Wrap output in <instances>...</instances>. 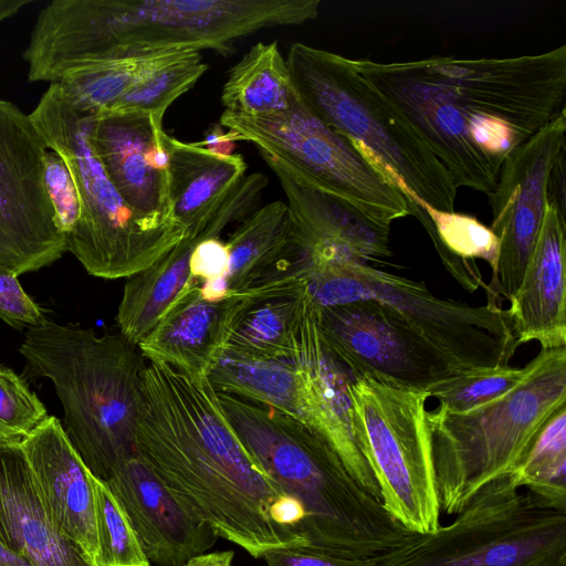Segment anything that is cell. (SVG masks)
<instances>
[{
  "instance_id": "cell-1",
  "label": "cell",
  "mask_w": 566,
  "mask_h": 566,
  "mask_svg": "<svg viewBox=\"0 0 566 566\" xmlns=\"http://www.w3.org/2000/svg\"><path fill=\"white\" fill-rule=\"evenodd\" d=\"M353 64L418 129L458 187L488 197L506 156L566 111L565 44L514 57Z\"/></svg>"
},
{
  "instance_id": "cell-2",
  "label": "cell",
  "mask_w": 566,
  "mask_h": 566,
  "mask_svg": "<svg viewBox=\"0 0 566 566\" xmlns=\"http://www.w3.org/2000/svg\"><path fill=\"white\" fill-rule=\"evenodd\" d=\"M143 395L137 453L185 506L255 558L307 546L302 509L254 462L208 379L149 361Z\"/></svg>"
},
{
  "instance_id": "cell-3",
  "label": "cell",
  "mask_w": 566,
  "mask_h": 566,
  "mask_svg": "<svg viewBox=\"0 0 566 566\" xmlns=\"http://www.w3.org/2000/svg\"><path fill=\"white\" fill-rule=\"evenodd\" d=\"M319 0H54L36 15L22 57L29 82H60L97 62L167 50H211L260 30L301 25Z\"/></svg>"
},
{
  "instance_id": "cell-4",
  "label": "cell",
  "mask_w": 566,
  "mask_h": 566,
  "mask_svg": "<svg viewBox=\"0 0 566 566\" xmlns=\"http://www.w3.org/2000/svg\"><path fill=\"white\" fill-rule=\"evenodd\" d=\"M217 396L258 467L302 509L301 534L307 546L376 560L413 533L360 486L335 450L310 427L245 398L220 391Z\"/></svg>"
},
{
  "instance_id": "cell-5",
  "label": "cell",
  "mask_w": 566,
  "mask_h": 566,
  "mask_svg": "<svg viewBox=\"0 0 566 566\" xmlns=\"http://www.w3.org/2000/svg\"><path fill=\"white\" fill-rule=\"evenodd\" d=\"M19 353L38 375L50 379L64 410V430L91 471L106 481L137 454L145 358L120 333L48 318L27 328Z\"/></svg>"
},
{
  "instance_id": "cell-6",
  "label": "cell",
  "mask_w": 566,
  "mask_h": 566,
  "mask_svg": "<svg viewBox=\"0 0 566 566\" xmlns=\"http://www.w3.org/2000/svg\"><path fill=\"white\" fill-rule=\"evenodd\" d=\"M286 63L294 87L311 113L361 145L397 187L428 206L454 211L458 186L403 113L348 59L296 42Z\"/></svg>"
},
{
  "instance_id": "cell-7",
  "label": "cell",
  "mask_w": 566,
  "mask_h": 566,
  "mask_svg": "<svg viewBox=\"0 0 566 566\" xmlns=\"http://www.w3.org/2000/svg\"><path fill=\"white\" fill-rule=\"evenodd\" d=\"M566 405V347L541 349L510 391L464 412H427L441 512L457 515L507 475L542 426Z\"/></svg>"
},
{
  "instance_id": "cell-8",
  "label": "cell",
  "mask_w": 566,
  "mask_h": 566,
  "mask_svg": "<svg viewBox=\"0 0 566 566\" xmlns=\"http://www.w3.org/2000/svg\"><path fill=\"white\" fill-rule=\"evenodd\" d=\"M29 116L46 147L62 157L76 186L81 214L66 244L88 274L128 279L185 238L184 227L155 226L124 201L92 145L93 114L77 109L57 83L49 85Z\"/></svg>"
},
{
  "instance_id": "cell-9",
  "label": "cell",
  "mask_w": 566,
  "mask_h": 566,
  "mask_svg": "<svg viewBox=\"0 0 566 566\" xmlns=\"http://www.w3.org/2000/svg\"><path fill=\"white\" fill-rule=\"evenodd\" d=\"M298 280L317 307L354 301L382 305L461 371L509 365L518 347L501 303L442 300L423 282L353 260L312 266Z\"/></svg>"
},
{
  "instance_id": "cell-10",
  "label": "cell",
  "mask_w": 566,
  "mask_h": 566,
  "mask_svg": "<svg viewBox=\"0 0 566 566\" xmlns=\"http://www.w3.org/2000/svg\"><path fill=\"white\" fill-rule=\"evenodd\" d=\"M375 566H566V511L500 476L452 523L412 533Z\"/></svg>"
},
{
  "instance_id": "cell-11",
  "label": "cell",
  "mask_w": 566,
  "mask_h": 566,
  "mask_svg": "<svg viewBox=\"0 0 566 566\" xmlns=\"http://www.w3.org/2000/svg\"><path fill=\"white\" fill-rule=\"evenodd\" d=\"M219 124L240 142L253 144L261 157L274 160L298 181L375 221L391 224L419 212L361 145L316 118L298 94L285 112L264 117L223 112Z\"/></svg>"
},
{
  "instance_id": "cell-12",
  "label": "cell",
  "mask_w": 566,
  "mask_h": 566,
  "mask_svg": "<svg viewBox=\"0 0 566 566\" xmlns=\"http://www.w3.org/2000/svg\"><path fill=\"white\" fill-rule=\"evenodd\" d=\"M361 442L388 513L413 533L440 526V500L426 409L428 392L353 379Z\"/></svg>"
},
{
  "instance_id": "cell-13",
  "label": "cell",
  "mask_w": 566,
  "mask_h": 566,
  "mask_svg": "<svg viewBox=\"0 0 566 566\" xmlns=\"http://www.w3.org/2000/svg\"><path fill=\"white\" fill-rule=\"evenodd\" d=\"M48 150L29 114L0 97V271L17 277L67 251L44 185Z\"/></svg>"
},
{
  "instance_id": "cell-14",
  "label": "cell",
  "mask_w": 566,
  "mask_h": 566,
  "mask_svg": "<svg viewBox=\"0 0 566 566\" xmlns=\"http://www.w3.org/2000/svg\"><path fill=\"white\" fill-rule=\"evenodd\" d=\"M316 308L325 343L354 379L427 391L461 371L374 301Z\"/></svg>"
},
{
  "instance_id": "cell-15",
  "label": "cell",
  "mask_w": 566,
  "mask_h": 566,
  "mask_svg": "<svg viewBox=\"0 0 566 566\" xmlns=\"http://www.w3.org/2000/svg\"><path fill=\"white\" fill-rule=\"evenodd\" d=\"M565 135L566 111L510 153L501 166L489 196L490 229L500 242L496 271L484 287L490 301L510 302L522 283L547 207L548 177L565 150Z\"/></svg>"
},
{
  "instance_id": "cell-16",
  "label": "cell",
  "mask_w": 566,
  "mask_h": 566,
  "mask_svg": "<svg viewBox=\"0 0 566 566\" xmlns=\"http://www.w3.org/2000/svg\"><path fill=\"white\" fill-rule=\"evenodd\" d=\"M262 158L280 181L290 214L291 244L284 273L297 277L312 266L336 260L381 264L390 256L391 224L368 218L298 181L274 160Z\"/></svg>"
},
{
  "instance_id": "cell-17",
  "label": "cell",
  "mask_w": 566,
  "mask_h": 566,
  "mask_svg": "<svg viewBox=\"0 0 566 566\" xmlns=\"http://www.w3.org/2000/svg\"><path fill=\"white\" fill-rule=\"evenodd\" d=\"M165 134L164 124L139 112L95 114L90 132L94 150L120 197L158 227L180 226L172 212Z\"/></svg>"
},
{
  "instance_id": "cell-18",
  "label": "cell",
  "mask_w": 566,
  "mask_h": 566,
  "mask_svg": "<svg viewBox=\"0 0 566 566\" xmlns=\"http://www.w3.org/2000/svg\"><path fill=\"white\" fill-rule=\"evenodd\" d=\"M292 359L302 369L307 386L304 423L335 450L360 486L380 500L349 391L354 378L325 343L317 323V308L306 293L294 333Z\"/></svg>"
},
{
  "instance_id": "cell-19",
  "label": "cell",
  "mask_w": 566,
  "mask_h": 566,
  "mask_svg": "<svg viewBox=\"0 0 566 566\" xmlns=\"http://www.w3.org/2000/svg\"><path fill=\"white\" fill-rule=\"evenodd\" d=\"M104 482L150 564L182 566L218 541L214 530L185 506L138 453L119 463Z\"/></svg>"
},
{
  "instance_id": "cell-20",
  "label": "cell",
  "mask_w": 566,
  "mask_h": 566,
  "mask_svg": "<svg viewBox=\"0 0 566 566\" xmlns=\"http://www.w3.org/2000/svg\"><path fill=\"white\" fill-rule=\"evenodd\" d=\"M21 447L51 522L97 566L93 474L62 423L48 416Z\"/></svg>"
},
{
  "instance_id": "cell-21",
  "label": "cell",
  "mask_w": 566,
  "mask_h": 566,
  "mask_svg": "<svg viewBox=\"0 0 566 566\" xmlns=\"http://www.w3.org/2000/svg\"><path fill=\"white\" fill-rule=\"evenodd\" d=\"M193 281L137 345L145 359L206 380L229 340L243 294L210 302Z\"/></svg>"
},
{
  "instance_id": "cell-22",
  "label": "cell",
  "mask_w": 566,
  "mask_h": 566,
  "mask_svg": "<svg viewBox=\"0 0 566 566\" xmlns=\"http://www.w3.org/2000/svg\"><path fill=\"white\" fill-rule=\"evenodd\" d=\"M566 221L547 205L522 283L507 308L517 345L566 347Z\"/></svg>"
},
{
  "instance_id": "cell-23",
  "label": "cell",
  "mask_w": 566,
  "mask_h": 566,
  "mask_svg": "<svg viewBox=\"0 0 566 566\" xmlns=\"http://www.w3.org/2000/svg\"><path fill=\"white\" fill-rule=\"evenodd\" d=\"M0 543L32 566H94L51 522L21 443L0 444Z\"/></svg>"
},
{
  "instance_id": "cell-24",
  "label": "cell",
  "mask_w": 566,
  "mask_h": 566,
  "mask_svg": "<svg viewBox=\"0 0 566 566\" xmlns=\"http://www.w3.org/2000/svg\"><path fill=\"white\" fill-rule=\"evenodd\" d=\"M209 220L206 217L188 228L185 238L169 252L127 279L116 321L119 333L128 342L138 345L195 281L189 270L191 251L200 240L216 238Z\"/></svg>"
},
{
  "instance_id": "cell-25",
  "label": "cell",
  "mask_w": 566,
  "mask_h": 566,
  "mask_svg": "<svg viewBox=\"0 0 566 566\" xmlns=\"http://www.w3.org/2000/svg\"><path fill=\"white\" fill-rule=\"evenodd\" d=\"M305 290L290 277L265 281L243 295L227 348L261 358H292Z\"/></svg>"
},
{
  "instance_id": "cell-26",
  "label": "cell",
  "mask_w": 566,
  "mask_h": 566,
  "mask_svg": "<svg viewBox=\"0 0 566 566\" xmlns=\"http://www.w3.org/2000/svg\"><path fill=\"white\" fill-rule=\"evenodd\" d=\"M172 212L186 230L205 218L245 175L239 154L220 155L165 134Z\"/></svg>"
},
{
  "instance_id": "cell-27",
  "label": "cell",
  "mask_w": 566,
  "mask_h": 566,
  "mask_svg": "<svg viewBox=\"0 0 566 566\" xmlns=\"http://www.w3.org/2000/svg\"><path fill=\"white\" fill-rule=\"evenodd\" d=\"M208 380L220 392L235 395L305 421L307 388L292 358H261L224 348Z\"/></svg>"
},
{
  "instance_id": "cell-28",
  "label": "cell",
  "mask_w": 566,
  "mask_h": 566,
  "mask_svg": "<svg viewBox=\"0 0 566 566\" xmlns=\"http://www.w3.org/2000/svg\"><path fill=\"white\" fill-rule=\"evenodd\" d=\"M230 295L243 294L279 273L291 244L287 206L275 200L253 210L241 220L226 241Z\"/></svg>"
},
{
  "instance_id": "cell-29",
  "label": "cell",
  "mask_w": 566,
  "mask_h": 566,
  "mask_svg": "<svg viewBox=\"0 0 566 566\" xmlns=\"http://www.w3.org/2000/svg\"><path fill=\"white\" fill-rule=\"evenodd\" d=\"M297 97L276 41L258 42L229 70L222 87L224 112L264 117L289 109Z\"/></svg>"
},
{
  "instance_id": "cell-30",
  "label": "cell",
  "mask_w": 566,
  "mask_h": 566,
  "mask_svg": "<svg viewBox=\"0 0 566 566\" xmlns=\"http://www.w3.org/2000/svg\"><path fill=\"white\" fill-rule=\"evenodd\" d=\"M403 193L427 214L428 218L421 224L446 270L468 292L484 289L486 283L475 260L486 262L493 275L500 250L499 239L490 227L473 216L438 210L410 193Z\"/></svg>"
},
{
  "instance_id": "cell-31",
  "label": "cell",
  "mask_w": 566,
  "mask_h": 566,
  "mask_svg": "<svg viewBox=\"0 0 566 566\" xmlns=\"http://www.w3.org/2000/svg\"><path fill=\"white\" fill-rule=\"evenodd\" d=\"M507 475L516 488H526L545 503L566 511V405L542 426Z\"/></svg>"
},
{
  "instance_id": "cell-32",
  "label": "cell",
  "mask_w": 566,
  "mask_h": 566,
  "mask_svg": "<svg viewBox=\"0 0 566 566\" xmlns=\"http://www.w3.org/2000/svg\"><path fill=\"white\" fill-rule=\"evenodd\" d=\"M170 51L174 50L97 62L66 75L57 84L77 109L95 115L111 109Z\"/></svg>"
},
{
  "instance_id": "cell-33",
  "label": "cell",
  "mask_w": 566,
  "mask_h": 566,
  "mask_svg": "<svg viewBox=\"0 0 566 566\" xmlns=\"http://www.w3.org/2000/svg\"><path fill=\"white\" fill-rule=\"evenodd\" d=\"M207 70L208 65L199 51H170L106 112L147 113L164 124L168 107L189 91Z\"/></svg>"
},
{
  "instance_id": "cell-34",
  "label": "cell",
  "mask_w": 566,
  "mask_h": 566,
  "mask_svg": "<svg viewBox=\"0 0 566 566\" xmlns=\"http://www.w3.org/2000/svg\"><path fill=\"white\" fill-rule=\"evenodd\" d=\"M97 566H150L122 506L106 483L92 475Z\"/></svg>"
},
{
  "instance_id": "cell-35",
  "label": "cell",
  "mask_w": 566,
  "mask_h": 566,
  "mask_svg": "<svg viewBox=\"0 0 566 566\" xmlns=\"http://www.w3.org/2000/svg\"><path fill=\"white\" fill-rule=\"evenodd\" d=\"M527 364L460 371L430 387L429 398L450 412H464L501 397L513 389L526 375Z\"/></svg>"
},
{
  "instance_id": "cell-36",
  "label": "cell",
  "mask_w": 566,
  "mask_h": 566,
  "mask_svg": "<svg viewBox=\"0 0 566 566\" xmlns=\"http://www.w3.org/2000/svg\"><path fill=\"white\" fill-rule=\"evenodd\" d=\"M46 417L45 406L28 384L0 366V444L21 443Z\"/></svg>"
},
{
  "instance_id": "cell-37",
  "label": "cell",
  "mask_w": 566,
  "mask_h": 566,
  "mask_svg": "<svg viewBox=\"0 0 566 566\" xmlns=\"http://www.w3.org/2000/svg\"><path fill=\"white\" fill-rule=\"evenodd\" d=\"M44 185L54 211L55 226L67 238L80 219V197L66 164L50 149L44 160Z\"/></svg>"
},
{
  "instance_id": "cell-38",
  "label": "cell",
  "mask_w": 566,
  "mask_h": 566,
  "mask_svg": "<svg viewBox=\"0 0 566 566\" xmlns=\"http://www.w3.org/2000/svg\"><path fill=\"white\" fill-rule=\"evenodd\" d=\"M0 319L14 328L41 324L44 311L24 291L18 277L0 271Z\"/></svg>"
},
{
  "instance_id": "cell-39",
  "label": "cell",
  "mask_w": 566,
  "mask_h": 566,
  "mask_svg": "<svg viewBox=\"0 0 566 566\" xmlns=\"http://www.w3.org/2000/svg\"><path fill=\"white\" fill-rule=\"evenodd\" d=\"M268 566H375L376 560L333 555L310 546L280 547L266 551Z\"/></svg>"
},
{
  "instance_id": "cell-40",
  "label": "cell",
  "mask_w": 566,
  "mask_h": 566,
  "mask_svg": "<svg viewBox=\"0 0 566 566\" xmlns=\"http://www.w3.org/2000/svg\"><path fill=\"white\" fill-rule=\"evenodd\" d=\"M229 269V250L220 238H207L196 243L190 259V275L202 283L226 277Z\"/></svg>"
},
{
  "instance_id": "cell-41",
  "label": "cell",
  "mask_w": 566,
  "mask_h": 566,
  "mask_svg": "<svg viewBox=\"0 0 566 566\" xmlns=\"http://www.w3.org/2000/svg\"><path fill=\"white\" fill-rule=\"evenodd\" d=\"M547 205L565 216V150L558 156L548 177Z\"/></svg>"
},
{
  "instance_id": "cell-42",
  "label": "cell",
  "mask_w": 566,
  "mask_h": 566,
  "mask_svg": "<svg viewBox=\"0 0 566 566\" xmlns=\"http://www.w3.org/2000/svg\"><path fill=\"white\" fill-rule=\"evenodd\" d=\"M237 142H240L239 137L232 130L226 132L220 124H217L197 144L216 154L232 155Z\"/></svg>"
},
{
  "instance_id": "cell-43",
  "label": "cell",
  "mask_w": 566,
  "mask_h": 566,
  "mask_svg": "<svg viewBox=\"0 0 566 566\" xmlns=\"http://www.w3.org/2000/svg\"><path fill=\"white\" fill-rule=\"evenodd\" d=\"M233 556L232 551L212 552L196 556L182 566H231Z\"/></svg>"
},
{
  "instance_id": "cell-44",
  "label": "cell",
  "mask_w": 566,
  "mask_h": 566,
  "mask_svg": "<svg viewBox=\"0 0 566 566\" xmlns=\"http://www.w3.org/2000/svg\"><path fill=\"white\" fill-rule=\"evenodd\" d=\"M32 0H0V23L32 3Z\"/></svg>"
},
{
  "instance_id": "cell-45",
  "label": "cell",
  "mask_w": 566,
  "mask_h": 566,
  "mask_svg": "<svg viewBox=\"0 0 566 566\" xmlns=\"http://www.w3.org/2000/svg\"><path fill=\"white\" fill-rule=\"evenodd\" d=\"M0 566H32L0 543Z\"/></svg>"
}]
</instances>
